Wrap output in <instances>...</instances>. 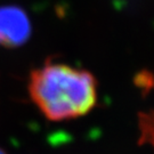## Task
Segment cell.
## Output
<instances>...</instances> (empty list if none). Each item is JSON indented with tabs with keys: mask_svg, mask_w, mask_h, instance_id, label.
<instances>
[{
	"mask_svg": "<svg viewBox=\"0 0 154 154\" xmlns=\"http://www.w3.org/2000/svg\"><path fill=\"white\" fill-rule=\"evenodd\" d=\"M28 90L49 121L77 119L97 104V80L93 73L51 58L30 72Z\"/></svg>",
	"mask_w": 154,
	"mask_h": 154,
	"instance_id": "6da1fadb",
	"label": "cell"
},
{
	"mask_svg": "<svg viewBox=\"0 0 154 154\" xmlns=\"http://www.w3.org/2000/svg\"><path fill=\"white\" fill-rule=\"evenodd\" d=\"M32 24L28 13L18 6L0 7V47L17 48L28 42Z\"/></svg>",
	"mask_w": 154,
	"mask_h": 154,
	"instance_id": "7a4b0ae2",
	"label": "cell"
},
{
	"mask_svg": "<svg viewBox=\"0 0 154 154\" xmlns=\"http://www.w3.org/2000/svg\"><path fill=\"white\" fill-rule=\"evenodd\" d=\"M0 154H6V153H5V152H4V151H2V149H0Z\"/></svg>",
	"mask_w": 154,
	"mask_h": 154,
	"instance_id": "277c9868",
	"label": "cell"
},
{
	"mask_svg": "<svg viewBox=\"0 0 154 154\" xmlns=\"http://www.w3.org/2000/svg\"><path fill=\"white\" fill-rule=\"evenodd\" d=\"M138 145H149L154 149V109L138 113Z\"/></svg>",
	"mask_w": 154,
	"mask_h": 154,
	"instance_id": "3957f363",
	"label": "cell"
}]
</instances>
